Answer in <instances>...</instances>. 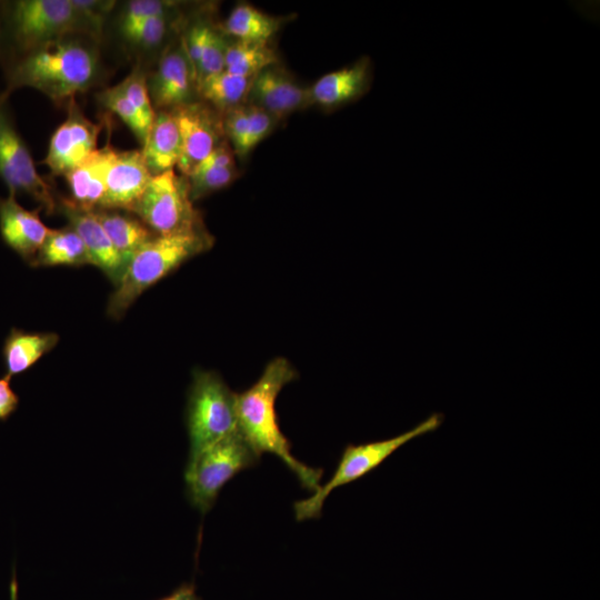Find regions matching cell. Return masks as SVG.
<instances>
[{
  "label": "cell",
  "instance_id": "1",
  "mask_svg": "<svg viewBox=\"0 0 600 600\" xmlns=\"http://www.w3.org/2000/svg\"><path fill=\"white\" fill-rule=\"evenodd\" d=\"M101 74L93 43L68 36L10 58L6 67L9 97L20 88H32L58 106H67L76 94L89 90Z\"/></svg>",
  "mask_w": 600,
  "mask_h": 600
},
{
  "label": "cell",
  "instance_id": "2",
  "mask_svg": "<svg viewBox=\"0 0 600 600\" xmlns=\"http://www.w3.org/2000/svg\"><path fill=\"white\" fill-rule=\"evenodd\" d=\"M296 378L297 371L286 358L271 360L250 388L236 393L238 430L259 457L262 453L277 456L297 476L303 488L314 492L320 487L323 471L308 467L293 457L291 443L280 430L276 412L279 392Z\"/></svg>",
  "mask_w": 600,
  "mask_h": 600
},
{
  "label": "cell",
  "instance_id": "3",
  "mask_svg": "<svg viewBox=\"0 0 600 600\" xmlns=\"http://www.w3.org/2000/svg\"><path fill=\"white\" fill-rule=\"evenodd\" d=\"M212 237L204 230L168 236L156 234L129 260L111 294L107 313L121 318L138 297L188 259L207 251Z\"/></svg>",
  "mask_w": 600,
  "mask_h": 600
},
{
  "label": "cell",
  "instance_id": "4",
  "mask_svg": "<svg viewBox=\"0 0 600 600\" xmlns=\"http://www.w3.org/2000/svg\"><path fill=\"white\" fill-rule=\"evenodd\" d=\"M78 33L87 36L70 0H16L0 4V43L8 41L12 57Z\"/></svg>",
  "mask_w": 600,
  "mask_h": 600
},
{
  "label": "cell",
  "instance_id": "5",
  "mask_svg": "<svg viewBox=\"0 0 600 600\" xmlns=\"http://www.w3.org/2000/svg\"><path fill=\"white\" fill-rule=\"evenodd\" d=\"M442 422L443 414L432 413L412 429L393 438L346 446L329 481L320 486L309 498L294 502L296 520L304 521L319 518L327 497L334 489L367 476L383 463L399 448L416 438L436 431Z\"/></svg>",
  "mask_w": 600,
  "mask_h": 600
},
{
  "label": "cell",
  "instance_id": "6",
  "mask_svg": "<svg viewBox=\"0 0 600 600\" xmlns=\"http://www.w3.org/2000/svg\"><path fill=\"white\" fill-rule=\"evenodd\" d=\"M186 422L190 443L188 461L239 431L236 393L216 372L194 371L188 394Z\"/></svg>",
  "mask_w": 600,
  "mask_h": 600
},
{
  "label": "cell",
  "instance_id": "7",
  "mask_svg": "<svg viewBox=\"0 0 600 600\" xmlns=\"http://www.w3.org/2000/svg\"><path fill=\"white\" fill-rule=\"evenodd\" d=\"M260 457L239 431L210 446L184 469L186 496L204 516L214 504L223 486L239 472L254 467Z\"/></svg>",
  "mask_w": 600,
  "mask_h": 600
},
{
  "label": "cell",
  "instance_id": "8",
  "mask_svg": "<svg viewBox=\"0 0 600 600\" xmlns=\"http://www.w3.org/2000/svg\"><path fill=\"white\" fill-rule=\"evenodd\" d=\"M129 211L158 236L204 230L190 199L187 178L173 169L152 176Z\"/></svg>",
  "mask_w": 600,
  "mask_h": 600
},
{
  "label": "cell",
  "instance_id": "9",
  "mask_svg": "<svg viewBox=\"0 0 600 600\" xmlns=\"http://www.w3.org/2000/svg\"><path fill=\"white\" fill-rule=\"evenodd\" d=\"M7 99L0 93V179L10 196L26 194L39 204L40 210L52 214L58 208L53 191L37 171L28 146L14 126Z\"/></svg>",
  "mask_w": 600,
  "mask_h": 600
},
{
  "label": "cell",
  "instance_id": "10",
  "mask_svg": "<svg viewBox=\"0 0 600 600\" xmlns=\"http://www.w3.org/2000/svg\"><path fill=\"white\" fill-rule=\"evenodd\" d=\"M66 120L51 136L43 163L53 176H64L97 150L101 123L87 118L72 99Z\"/></svg>",
  "mask_w": 600,
  "mask_h": 600
},
{
  "label": "cell",
  "instance_id": "11",
  "mask_svg": "<svg viewBox=\"0 0 600 600\" xmlns=\"http://www.w3.org/2000/svg\"><path fill=\"white\" fill-rule=\"evenodd\" d=\"M181 138V156L177 164L187 177L224 138L222 118L208 104L191 101L171 110Z\"/></svg>",
  "mask_w": 600,
  "mask_h": 600
},
{
  "label": "cell",
  "instance_id": "12",
  "mask_svg": "<svg viewBox=\"0 0 600 600\" xmlns=\"http://www.w3.org/2000/svg\"><path fill=\"white\" fill-rule=\"evenodd\" d=\"M151 178L141 150H117L112 147L99 209L129 211Z\"/></svg>",
  "mask_w": 600,
  "mask_h": 600
},
{
  "label": "cell",
  "instance_id": "13",
  "mask_svg": "<svg viewBox=\"0 0 600 600\" xmlns=\"http://www.w3.org/2000/svg\"><path fill=\"white\" fill-rule=\"evenodd\" d=\"M147 83L154 110H172L192 101L196 80L182 44L163 53Z\"/></svg>",
  "mask_w": 600,
  "mask_h": 600
},
{
  "label": "cell",
  "instance_id": "14",
  "mask_svg": "<svg viewBox=\"0 0 600 600\" xmlns=\"http://www.w3.org/2000/svg\"><path fill=\"white\" fill-rule=\"evenodd\" d=\"M246 102L263 109L278 121L310 106L308 88L299 86L277 64L253 78Z\"/></svg>",
  "mask_w": 600,
  "mask_h": 600
},
{
  "label": "cell",
  "instance_id": "15",
  "mask_svg": "<svg viewBox=\"0 0 600 600\" xmlns=\"http://www.w3.org/2000/svg\"><path fill=\"white\" fill-rule=\"evenodd\" d=\"M60 210L68 219L69 226L83 241L90 264L102 270L117 286L126 269V263L94 212L80 210L66 198L60 199Z\"/></svg>",
  "mask_w": 600,
  "mask_h": 600
},
{
  "label": "cell",
  "instance_id": "16",
  "mask_svg": "<svg viewBox=\"0 0 600 600\" xmlns=\"http://www.w3.org/2000/svg\"><path fill=\"white\" fill-rule=\"evenodd\" d=\"M39 208L28 210L16 197L0 198V233L4 243L32 264L51 229L39 216Z\"/></svg>",
  "mask_w": 600,
  "mask_h": 600
},
{
  "label": "cell",
  "instance_id": "17",
  "mask_svg": "<svg viewBox=\"0 0 600 600\" xmlns=\"http://www.w3.org/2000/svg\"><path fill=\"white\" fill-rule=\"evenodd\" d=\"M372 62L361 57L353 63L321 77L308 88L310 104L323 108H338L362 98L372 83Z\"/></svg>",
  "mask_w": 600,
  "mask_h": 600
},
{
  "label": "cell",
  "instance_id": "18",
  "mask_svg": "<svg viewBox=\"0 0 600 600\" xmlns=\"http://www.w3.org/2000/svg\"><path fill=\"white\" fill-rule=\"evenodd\" d=\"M112 146L97 149L83 162L70 170L66 178L76 208L93 212L99 209L104 194V174Z\"/></svg>",
  "mask_w": 600,
  "mask_h": 600
},
{
  "label": "cell",
  "instance_id": "19",
  "mask_svg": "<svg viewBox=\"0 0 600 600\" xmlns=\"http://www.w3.org/2000/svg\"><path fill=\"white\" fill-rule=\"evenodd\" d=\"M152 176L172 170L181 156V138L171 110H158L141 149Z\"/></svg>",
  "mask_w": 600,
  "mask_h": 600
},
{
  "label": "cell",
  "instance_id": "20",
  "mask_svg": "<svg viewBox=\"0 0 600 600\" xmlns=\"http://www.w3.org/2000/svg\"><path fill=\"white\" fill-rule=\"evenodd\" d=\"M58 341L59 336L54 332H28L12 328L2 348L6 377L10 379L30 369L51 351Z\"/></svg>",
  "mask_w": 600,
  "mask_h": 600
},
{
  "label": "cell",
  "instance_id": "21",
  "mask_svg": "<svg viewBox=\"0 0 600 600\" xmlns=\"http://www.w3.org/2000/svg\"><path fill=\"white\" fill-rule=\"evenodd\" d=\"M97 219L106 230L126 266L131 257L156 234L136 216L118 210H96Z\"/></svg>",
  "mask_w": 600,
  "mask_h": 600
},
{
  "label": "cell",
  "instance_id": "22",
  "mask_svg": "<svg viewBox=\"0 0 600 600\" xmlns=\"http://www.w3.org/2000/svg\"><path fill=\"white\" fill-rule=\"evenodd\" d=\"M90 264L87 249L79 234L70 227L51 229L32 266Z\"/></svg>",
  "mask_w": 600,
  "mask_h": 600
},
{
  "label": "cell",
  "instance_id": "23",
  "mask_svg": "<svg viewBox=\"0 0 600 600\" xmlns=\"http://www.w3.org/2000/svg\"><path fill=\"white\" fill-rule=\"evenodd\" d=\"M278 57L269 41L238 40L229 42L224 58V70L244 78H254L268 67L274 66Z\"/></svg>",
  "mask_w": 600,
  "mask_h": 600
},
{
  "label": "cell",
  "instance_id": "24",
  "mask_svg": "<svg viewBox=\"0 0 600 600\" xmlns=\"http://www.w3.org/2000/svg\"><path fill=\"white\" fill-rule=\"evenodd\" d=\"M252 80L223 70L201 80L197 91L218 112L224 113L246 102Z\"/></svg>",
  "mask_w": 600,
  "mask_h": 600
},
{
  "label": "cell",
  "instance_id": "25",
  "mask_svg": "<svg viewBox=\"0 0 600 600\" xmlns=\"http://www.w3.org/2000/svg\"><path fill=\"white\" fill-rule=\"evenodd\" d=\"M280 20L250 4H239L223 22V32L238 40L269 41L279 30Z\"/></svg>",
  "mask_w": 600,
  "mask_h": 600
},
{
  "label": "cell",
  "instance_id": "26",
  "mask_svg": "<svg viewBox=\"0 0 600 600\" xmlns=\"http://www.w3.org/2000/svg\"><path fill=\"white\" fill-rule=\"evenodd\" d=\"M97 99L130 128L142 147L149 132V127L144 123L138 110L120 86L117 84L100 91L97 94Z\"/></svg>",
  "mask_w": 600,
  "mask_h": 600
},
{
  "label": "cell",
  "instance_id": "27",
  "mask_svg": "<svg viewBox=\"0 0 600 600\" xmlns=\"http://www.w3.org/2000/svg\"><path fill=\"white\" fill-rule=\"evenodd\" d=\"M238 177V170L233 168L221 169H193L186 178L189 187L190 199H201L211 192L229 186Z\"/></svg>",
  "mask_w": 600,
  "mask_h": 600
},
{
  "label": "cell",
  "instance_id": "28",
  "mask_svg": "<svg viewBox=\"0 0 600 600\" xmlns=\"http://www.w3.org/2000/svg\"><path fill=\"white\" fill-rule=\"evenodd\" d=\"M119 86L150 129L156 117V110L149 94L147 76L140 68H136Z\"/></svg>",
  "mask_w": 600,
  "mask_h": 600
},
{
  "label": "cell",
  "instance_id": "29",
  "mask_svg": "<svg viewBox=\"0 0 600 600\" xmlns=\"http://www.w3.org/2000/svg\"><path fill=\"white\" fill-rule=\"evenodd\" d=\"M70 3L81 19L87 37L92 41H99L106 19L116 6V1L70 0Z\"/></svg>",
  "mask_w": 600,
  "mask_h": 600
},
{
  "label": "cell",
  "instance_id": "30",
  "mask_svg": "<svg viewBox=\"0 0 600 600\" xmlns=\"http://www.w3.org/2000/svg\"><path fill=\"white\" fill-rule=\"evenodd\" d=\"M228 41L216 29H211L200 63L196 70V87L207 77L224 70V58Z\"/></svg>",
  "mask_w": 600,
  "mask_h": 600
},
{
  "label": "cell",
  "instance_id": "31",
  "mask_svg": "<svg viewBox=\"0 0 600 600\" xmlns=\"http://www.w3.org/2000/svg\"><path fill=\"white\" fill-rule=\"evenodd\" d=\"M169 14L152 17L123 30L122 33L131 43L151 48L161 43L169 30Z\"/></svg>",
  "mask_w": 600,
  "mask_h": 600
},
{
  "label": "cell",
  "instance_id": "32",
  "mask_svg": "<svg viewBox=\"0 0 600 600\" xmlns=\"http://www.w3.org/2000/svg\"><path fill=\"white\" fill-rule=\"evenodd\" d=\"M224 137L236 156L243 158V150L249 128V117L246 103L238 106L223 113L222 118Z\"/></svg>",
  "mask_w": 600,
  "mask_h": 600
},
{
  "label": "cell",
  "instance_id": "33",
  "mask_svg": "<svg viewBox=\"0 0 600 600\" xmlns=\"http://www.w3.org/2000/svg\"><path fill=\"white\" fill-rule=\"evenodd\" d=\"M174 7L173 2L159 0H134L128 2L121 19V31L152 17L168 16Z\"/></svg>",
  "mask_w": 600,
  "mask_h": 600
},
{
  "label": "cell",
  "instance_id": "34",
  "mask_svg": "<svg viewBox=\"0 0 600 600\" xmlns=\"http://www.w3.org/2000/svg\"><path fill=\"white\" fill-rule=\"evenodd\" d=\"M249 128L246 139L243 157L248 156L272 131L276 120L270 113L253 104L246 103Z\"/></svg>",
  "mask_w": 600,
  "mask_h": 600
},
{
  "label": "cell",
  "instance_id": "35",
  "mask_svg": "<svg viewBox=\"0 0 600 600\" xmlns=\"http://www.w3.org/2000/svg\"><path fill=\"white\" fill-rule=\"evenodd\" d=\"M211 29V26L204 22H198L188 30L182 40L181 44L191 64L193 74L200 63Z\"/></svg>",
  "mask_w": 600,
  "mask_h": 600
},
{
  "label": "cell",
  "instance_id": "36",
  "mask_svg": "<svg viewBox=\"0 0 600 600\" xmlns=\"http://www.w3.org/2000/svg\"><path fill=\"white\" fill-rule=\"evenodd\" d=\"M234 156L236 154L229 142L223 140L193 169L233 168L236 167Z\"/></svg>",
  "mask_w": 600,
  "mask_h": 600
},
{
  "label": "cell",
  "instance_id": "37",
  "mask_svg": "<svg viewBox=\"0 0 600 600\" xmlns=\"http://www.w3.org/2000/svg\"><path fill=\"white\" fill-rule=\"evenodd\" d=\"M19 397L8 377L0 378V420H7L18 408Z\"/></svg>",
  "mask_w": 600,
  "mask_h": 600
},
{
  "label": "cell",
  "instance_id": "38",
  "mask_svg": "<svg viewBox=\"0 0 600 600\" xmlns=\"http://www.w3.org/2000/svg\"><path fill=\"white\" fill-rule=\"evenodd\" d=\"M161 600H201L192 583H183Z\"/></svg>",
  "mask_w": 600,
  "mask_h": 600
},
{
  "label": "cell",
  "instance_id": "39",
  "mask_svg": "<svg viewBox=\"0 0 600 600\" xmlns=\"http://www.w3.org/2000/svg\"><path fill=\"white\" fill-rule=\"evenodd\" d=\"M10 600H18V584L14 574L10 582Z\"/></svg>",
  "mask_w": 600,
  "mask_h": 600
},
{
  "label": "cell",
  "instance_id": "40",
  "mask_svg": "<svg viewBox=\"0 0 600 600\" xmlns=\"http://www.w3.org/2000/svg\"><path fill=\"white\" fill-rule=\"evenodd\" d=\"M0 54H1V43H0Z\"/></svg>",
  "mask_w": 600,
  "mask_h": 600
}]
</instances>
